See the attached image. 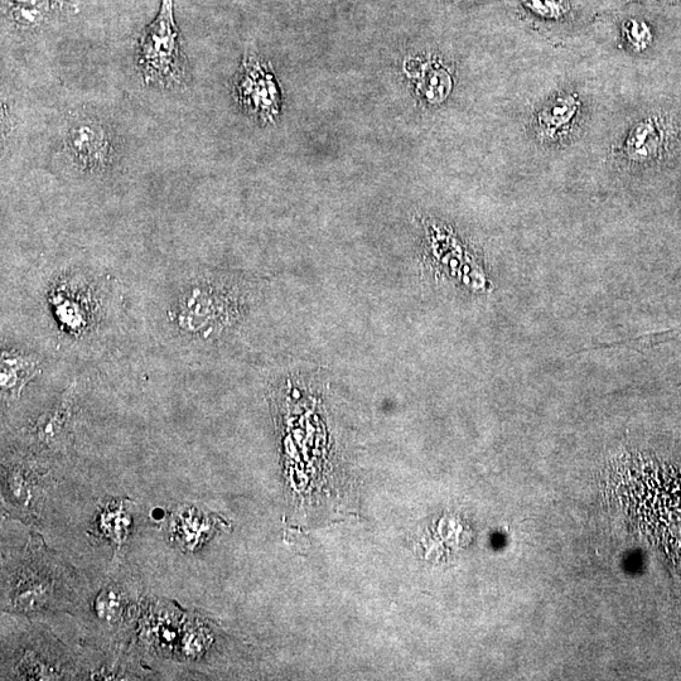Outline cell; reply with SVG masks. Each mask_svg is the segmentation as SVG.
<instances>
[{"instance_id":"obj_1","label":"cell","mask_w":681,"mask_h":681,"mask_svg":"<svg viewBox=\"0 0 681 681\" xmlns=\"http://www.w3.org/2000/svg\"><path fill=\"white\" fill-rule=\"evenodd\" d=\"M243 284L229 277H198L183 286L169 312L185 340L216 344L240 325L249 308ZM176 331V332H177Z\"/></svg>"},{"instance_id":"obj_2","label":"cell","mask_w":681,"mask_h":681,"mask_svg":"<svg viewBox=\"0 0 681 681\" xmlns=\"http://www.w3.org/2000/svg\"><path fill=\"white\" fill-rule=\"evenodd\" d=\"M135 56L144 84L173 91L190 85V65L175 21L173 0H161L156 19L139 37Z\"/></svg>"},{"instance_id":"obj_3","label":"cell","mask_w":681,"mask_h":681,"mask_svg":"<svg viewBox=\"0 0 681 681\" xmlns=\"http://www.w3.org/2000/svg\"><path fill=\"white\" fill-rule=\"evenodd\" d=\"M67 157L86 173L108 171L117 156L113 134L95 118L72 120L64 137Z\"/></svg>"},{"instance_id":"obj_4","label":"cell","mask_w":681,"mask_h":681,"mask_svg":"<svg viewBox=\"0 0 681 681\" xmlns=\"http://www.w3.org/2000/svg\"><path fill=\"white\" fill-rule=\"evenodd\" d=\"M236 100L246 113L270 122L280 109V94L274 75L267 65L246 55L235 79Z\"/></svg>"},{"instance_id":"obj_5","label":"cell","mask_w":681,"mask_h":681,"mask_svg":"<svg viewBox=\"0 0 681 681\" xmlns=\"http://www.w3.org/2000/svg\"><path fill=\"white\" fill-rule=\"evenodd\" d=\"M579 101L574 95H563L542 110L538 117V133L544 139H554L572 124L578 113Z\"/></svg>"},{"instance_id":"obj_6","label":"cell","mask_w":681,"mask_h":681,"mask_svg":"<svg viewBox=\"0 0 681 681\" xmlns=\"http://www.w3.org/2000/svg\"><path fill=\"white\" fill-rule=\"evenodd\" d=\"M663 137L652 120H646L632 130L626 142V153L635 161H644L658 153Z\"/></svg>"},{"instance_id":"obj_7","label":"cell","mask_w":681,"mask_h":681,"mask_svg":"<svg viewBox=\"0 0 681 681\" xmlns=\"http://www.w3.org/2000/svg\"><path fill=\"white\" fill-rule=\"evenodd\" d=\"M36 371V361L22 355H11L3 351L2 356V388L3 391L16 389L24 383L23 380L31 378Z\"/></svg>"},{"instance_id":"obj_8","label":"cell","mask_w":681,"mask_h":681,"mask_svg":"<svg viewBox=\"0 0 681 681\" xmlns=\"http://www.w3.org/2000/svg\"><path fill=\"white\" fill-rule=\"evenodd\" d=\"M680 333H681V325L676 326L674 328H670V330H668V331L646 333V335H642L640 337L632 338V340H629V341H617V342H611V344H601V345L593 346L589 350H591V351L608 350V349H617V347H630V346H644V347L656 346V345H660V344H665V342L675 340V337L679 336Z\"/></svg>"},{"instance_id":"obj_9","label":"cell","mask_w":681,"mask_h":681,"mask_svg":"<svg viewBox=\"0 0 681 681\" xmlns=\"http://www.w3.org/2000/svg\"><path fill=\"white\" fill-rule=\"evenodd\" d=\"M623 35L636 51L645 50L652 40L649 24L639 21V19H629V21L623 23Z\"/></svg>"},{"instance_id":"obj_10","label":"cell","mask_w":681,"mask_h":681,"mask_svg":"<svg viewBox=\"0 0 681 681\" xmlns=\"http://www.w3.org/2000/svg\"><path fill=\"white\" fill-rule=\"evenodd\" d=\"M525 6L536 16L545 19H558L565 12L560 0H525Z\"/></svg>"}]
</instances>
